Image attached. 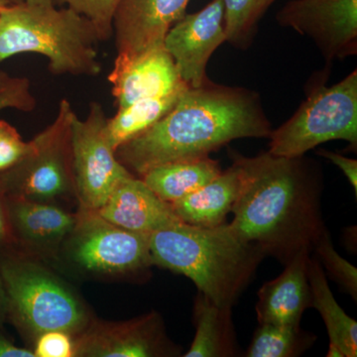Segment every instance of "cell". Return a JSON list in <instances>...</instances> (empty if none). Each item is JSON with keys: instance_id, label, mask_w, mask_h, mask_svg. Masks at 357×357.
Here are the masks:
<instances>
[{"instance_id": "23", "label": "cell", "mask_w": 357, "mask_h": 357, "mask_svg": "<svg viewBox=\"0 0 357 357\" xmlns=\"http://www.w3.org/2000/svg\"><path fill=\"white\" fill-rule=\"evenodd\" d=\"M317 335L300 326L259 324L248 351V357H298L311 349Z\"/></svg>"}, {"instance_id": "22", "label": "cell", "mask_w": 357, "mask_h": 357, "mask_svg": "<svg viewBox=\"0 0 357 357\" xmlns=\"http://www.w3.org/2000/svg\"><path fill=\"white\" fill-rule=\"evenodd\" d=\"M187 86H189L171 95L145 98L117 110V114L112 119H109L107 124V137L115 151L168 114Z\"/></svg>"}, {"instance_id": "31", "label": "cell", "mask_w": 357, "mask_h": 357, "mask_svg": "<svg viewBox=\"0 0 357 357\" xmlns=\"http://www.w3.org/2000/svg\"><path fill=\"white\" fill-rule=\"evenodd\" d=\"M0 357H35L34 351L16 347L10 340L0 335Z\"/></svg>"}, {"instance_id": "13", "label": "cell", "mask_w": 357, "mask_h": 357, "mask_svg": "<svg viewBox=\"0 0 357 357\" xmlns=\"http://www.w3.org/2000/svg\"><path fill=\"white\" fill-rule=\"evenodd\" d=\"M109 81L119 109L145 98L171 95L188 86L164 44L131 57L116 56Z\"/></svg>"}, {"instance_id": "17", "label": "cell", "mask_w": 357, "mask_h": 357, "mask_svg": "<svg viewBox=\"0 0 357 357\" xmlns=\"http://www.w3.org/2000/svg\"><path fill=\"white\" fill-rule=\"evenodd\" d=\"M241 185V172L232 163L227 170H222L203 187L171 206L177 217L187 225L204 229L220 227L227 223V218L238 198Z\"/></svg>"}, {"instance_id": "20", "label": "cell", "mask_w": 357, "mask_h": 357, "mask_svg": "<svg viewBox=\"0 0 357 357\" xmlns=\"http://www.w3.org/2000/svg\"><path fill=\"white\" fill-rule=\"evenodd\" d=\"M307 278L312 293V307L321 314L330 342L340 345L345 357L357 356V323L338 305L328 285V277L316 255H310Z\"/></svg>"}, {"instance_id": "19", "label": "cell", "mask_w": 357, "mask_h": 357, "mask_svg": "<svg viewBox=\"0 0 357 357\" xmlns=\"http://www.w3.org/2000/svg\"><path fill=\"white\" fill-rule=\"evenodd\" d=\"M222 172L220 162L208 156L162 164L150 169L140 178L160 199L172 204L203 187Z\"/></svg>"}, {"instance_id": "37", "label": "cell", "mask_w": 357, "mask_h": 357, "mask_svg": "<svg viewBox=\"0 0 357 357\" xmlns=\"http://www.w3.org/2000/svg\"><path fill=\"white\" fill-rule=\"evenodd\" d=\"M10 1L13 2V4L21 3V2H23V0H10Z\"/></svg>"}, {"instance_id": "8", "label": "cell", "mask_w": 357, "mask_h": 357, "mask_svg": "<svg viewBox=\"0 0 357 357\" xmlns=\"http://www.w3.org/2000/svg\"><path fill=\"white\" fill-rule=\"evenodd\" d=\"M70 255L84 269L98 273H131L153 265L150 234L121 229L86 211L72 230Z\"/></svg>"}, {"instance_id": "12", "label": "cell", "mask_w": 357, "mask_h": 357, "mask_svg": "<svg viewBox=\"0 0 357 357\" xmlns=\"http://www.w3.org/2000/svg\"><path fill=\"white\" fill-rule=\"evenodd\" d=\"M181 349L167 338L157 312L115 325L96 326L76 344V356L157 357L180 356Z\"/></svg>"}, {"instance_id": "27", "label": "cell", "mask_w": 357, "mask_h": 357, "mask_svg": "<svg viewBox=\"0 0 357 357\" xmlns=\"http://www.w3.org/2000/svg\"><path fill=\"white\" fill-rule=\"evenodd\" d=\"M36 105L27 77H11L0 72V112L13 109L30 112Z\"/></svg>"}, {"instance_id": "10", "label": "cell", "mask_w": 357, "mask_h": 357, "mask_svg": "<svg viewBox=\"0 0 357 357\" xmlns=\"http://www.w3.org/2000/svg\"><path fill=\"white\" fill-rule=\"evenodd\" d=\"M276 18L311 37L328 61L357 53V0H291Z\"/></svg>"}, {"instance_id": "26", "label": "cell", "mask_w": 357, "mask_h": 357, "mask_svg": "<svg viewBox=\"0 0 357 357\" xmlns=\"http://www.w3.org/2000/svg\"><path fill=\"white\" fill-rule=\"evenodd\" d=\"M121 0H54L56 6L69 7L95 27L100 42L114 35V18Z\"/></svg>"}, {"instance_id": "15", "label": "cell", "mask_w": 357, "mask_h": 357, "mask_svg": "<svg viewBox=\"0 0 357 357\" xmlns=\"http://www.w3.org/2000/svg\"><path fill=\"white\" fill-rule=\"evenodd\" d=\"M96 213L121 229L141 234H151L183 222L171 204L160 199L142 178L133 175L116 185Z\"/></svg>"}, {"instance_id": "25", "label": "cell", "mask_w": 357, "mask_h": 357, "mask_svg": "<svg viewBox=\"0 0 357 357\" xmlns=\"http://www.w3.org/2000/svg\"><path fill=\"white\" fill-rule=\"evenodd\" d=\"M312 253L318 258L326 275H328L344 292L356 301L357 268L338 255L333 248L328 229L324 232L323 236L312 248Z\"/></svg>"}, {"instance_id": "6", "label": "cell", "mask_w": 357, "mask_h": 357, "mask_svg": "<svg viewBox=\"0 0 357 357\" xmlns=\"http://www.w3.org/2000/svg\"><path fill=\"white\" fill-rule=\"evenodd\" d=\"M0 275L9 311L37 337L50 331L74 335L88 325L82 303L46 268L28 260H7Z\"/></svg>"}, {"instance_id": "2", "label": "cell", "mask_w": 357, "mask_h": 357, "mask_svg": "<svg viewBox=\"0 0 357 357\" xmlns=\"http://www.w3.org/2000/svg\"><path fill=\"white\" fill-rule=\"evenodd\" d=\"M271 132L257 93L206 79L198 88L187 86L168 114L115 154L141 177L153 167L208 157L231 141Z\"/></svg>"}, {"instance_id": "5", "label": "cell", "mask_w": 357, "mask_h": 357, "mask_svg": "<svg viewBox=\"0 0 357 357\" xmlns=\"http://www.w3.org/2000/svg\"><path fill=\"white\" fill-rule=\"evenodd\" d=\"M268 152L297 158L332 140L357 147V72L340 83L312 88L307 100L283 126L272 130Z\"/></svg>"}, {"instance_id": "3", "label": "cell", "mask_w": 357, "mask_h": 357, "mask_svg": "<svg viewBox=\"0 0 357 357\" xmlns=\"http://www.w3.org/2000/svg\"><path fill=\"white\" fill-rule=\"evenodd\" d=\"M154 265L187 277L218 306L232 309L266 257L229 223L211 229L180 222L150 234Z\"/></svg>"}, {"instance_id": "16", "label": "cell", "mask_w": 357, "mask_h": 357, "mask_svg": "<svg viewBox=\"0 0 357 357\" xmlns=\"http://www.w3.org/2000/svg\"><path fill=\"white\" fill-rule=\"evenodd\" d=\"M311 253L300 251L277 278L263 284L258 291L255 307L258 323L300 326L303 314L312 307L307 278Z\"/></svg>"}, {"instance_id": "9", "label": "cell", "mask_w": 357, "mask_h": 357, "mask_svg": "<svg viewBox=\"0 0 357 357\" xmlns=\"http://www.w3.org/2000/svg\"><path fill=\"white\" fill-rule=\"evenodd\" d=\"M76 114L69 100H61L56 119L33 139L34 150L13 168L20 172L25 198L48 201L74 183L70 123Z\"/></svg>"}, {"instance_id": "1", "label": "cell", "mask_w": 357, "mask_h": 357, "mask_svg": "<svg viewBox=\"0 0 357 357\" xmlns=\"http://www.w3.org/2000/svg\"><path fill=\"white\" fill-rule=\"evenodd\" d=\"M241 176V191L229 227L266 256L287 264L312 248L328 229L321 210L323 178L304 158L230 154Z\"/></svg>"}, {"instance_id": "24", "label": "cell", "mask_w": 357, "mask_h": 357, "mask_svg": "<svg viewBox=\"0 0 357 357\" xmlns=\"http://www.w3.org/2000/svg\"><path fill=\"white\" fill-rule=\"evenodd\" d=\"M227 42L245 48L252 40L258 22L277 0H222Z\"/></svg>"}, {"instance_id": "33", "label": "cell", "mask_w": 357, "mask_h": 357, "mask_svg": "<svg viewBox=\"0 0 357 357\" xmlns=\"http://www.w3.org/2000/svg\"><path fill=\"white\" fill-rule=\"evenodd\" d=\"M328 357H345L344 351L340 349V345L335 344V342H328Z\"/></svg>"}, {"instance_id": "32", "label": "cell", "mask_w": 357, "mask_h": 357, "mask_svg": "<svg viewBox=\"0 0 357 357\" xmlns=\"http://www.w3.org/2000/svg\"><path fill=\"white\" fill-rule=\"evenodd\" d=\"M7 311H8V305H7L6 289L0 275V323L3 321Z\"/></svg>"}, {"instance_id": "34", "label": "cell", "mask_w": 357, "mask_h": 357, "mask_svg": "<svg viewBox=\"0 0 357 357\" xmlns=\"http://www.w3.org/2000/svg\"><path fill=\"white\" fill-rule=\"evenodd\" d=\"M6 234V217H4L3 210H2L1 204H0V241L4 238Z\"/></svg>"}, {"instance_id": "18", "label": "cell", "mask_w": 357, "mask_h": 357, "mask_svg": "<svg viewBox=\"0 0 357 357\" xmlns=\"http://www.w3.org/2000/svg\"><path fill=\"white\" fill-rule=\"evenodd\" d=\"M194 340L185 357L241 356L231 309L218 306L198 292L194 304Z\"/></svg>"}, {"instance_id": "28", "label": "cell", "mask_w": 357, "mask_h": 357, "mask_svg": "<svg viewBox=\"0 0 357 357\" xmlns=\"http://www.w3.org/2000/svg\"><path fill=\"white\" fill-rule=\"evenodd\" d=\"M33 150V141L24 142L13 126L0 121V171L13 168L31 154Z\"/></svg>"}, {"instance_id": "21", "label": "cell", "mask_w": 357, "mask_h": 357, "mask_svg": "<svg viewBox=\"0 0 357 357\" xmlns=\"http://www.w3.org/2000/svg\"><path fill=\"white\" fill-rule=\"evenodd\" d=\"M10 215L21 236L39 244L58 243L72 232L77 222L62 208L27 198L16 199Z\"/></svg>"}, {"instance_id": "4", "label": "cell", "mask_w": 357, "mask_h": 357, "mask_svg": "<svg viewBox=\"0 0 357 357\" xmlns=\"http://www.w3.org/2000/svg\"><path fill=\"white\" fill-rule=\"evenodd\" d=\"M100 42L93 24L69 7L21 2L0 9V63L39 54L55 76L96 77L102 72Z\"/></svg>"}, {"instance_id": "29", "label": "cell", "mask_w": 357, "mask_h": 357, "mask_svg": "<svg viewBox=\"0 0 357 357\" xmlns=\"http://www.w3.org/2000/svg\"><path fill=\"white\" fill-rule=\"evenodd\" d=\"M70 333L62 331H50L37 337L35 357L76 356V344Z\"/></svg>"}, {"instance_id": "14", "label": "cell", "mask_w": 357, "mask_h": 357, "mask_svg": "<svg viewBox=\"0 0 357 357\" xmlns=\"http://www.w3.org/2000/svg\"><path fill=\"white\" fill-rule=\"evenodd\" d=\"M191 0H121L114 18L117 56L131 57L164 44Z\"/></svg>"}, {"instance_id": "36", "label": "cell", "mask_w": 357, "mask_h": 357, "mask_svg": "<svg viewBox=\"0 0 357 357\" xmlns=\"http://www.w3.org/2000/svg\"><path fill=\"white\" fill-rule=\"evenodd\" d=\"M13 4V2L10 0H0V9L3 8V7L10 6Z\"/></svg>"}, {"instance_id": "7", "label": "cell", "mask_w": 357, "mask_h": 357, "mask_svg": "<svg viewBox=\"0 0 357 357\" xmlns=\"http://www.w3.org/2000/svg\"><path fill=\"white\" fill-rule=\"evenodd\" d=\"M107 121L102 105L91 102L86 119L75 114L70 123L74 185L84 211L102 208L116 185L133 175L110 144Z\"/></svg>"}, {"instance_id": "30", "label": "cell", "mask_w": 357, "mask_h": 357, "mask_svg": "<svg viewBox=\"0 0 357 357\" xmlns=\"http://www.w3.org/2000/svg\"><path fill=\"white\" fill-rule=\"evenodd\" d=\"M319 156L330 160L335 166H337L345 177L349 180V184L354 190V196H357V161L356 159L349 158L344 155L335 153V152L328 151L326 149H319L318 151Z\"/></svg>"}, {"instance_id": "11", "label": "cell", "mask_w": 357, "mask_h": 357, "mask_svg": "<svg viewBox=\"0 0 357 357\" xmlns=\"http://www.w3.org/2000/svg\"><path fill=\"white\" fill-rule=\"evenodd\" d=\"M227 42L222 0H211L196 13L185 14L164 39L181 79L192 88L208 79L206 70L215 51Z\"/></svg>"}, {"instance_id": "35", "label": "cell", "mask_w": 357, "mask_h": 357, "mask_svg": "<svg viewBox=\"0 0 357 357\" xmlns=\"http://www.w3.org/2000/svg\"><path fill=\"white\" fill-rule=\"evenodd\" d=\"M23 2L31 6H55L54 0H23Z\"/></svg>"}]
</instances>
